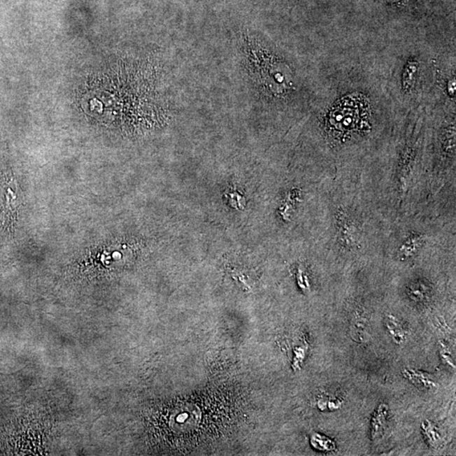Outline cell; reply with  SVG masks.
Here are the masks:
<instances>
[{
  "label": "cell",
  "mask_w": 456,
  "mask_h": 456,
  "mask_svg": "<svg viewBox=\"0 0 456 456\" xmlns=\"http://www.w3.org/2000/svg\"><path fill=\"white\" fill-rule=\"evenodd\" d=\"M387 414H388V407L385 404L380 405L376 414H374L371 427V434L373 439L380 436L381 430L384 429Z\"/></svg>",
  "instance_id": "1"
}]
</instances>
